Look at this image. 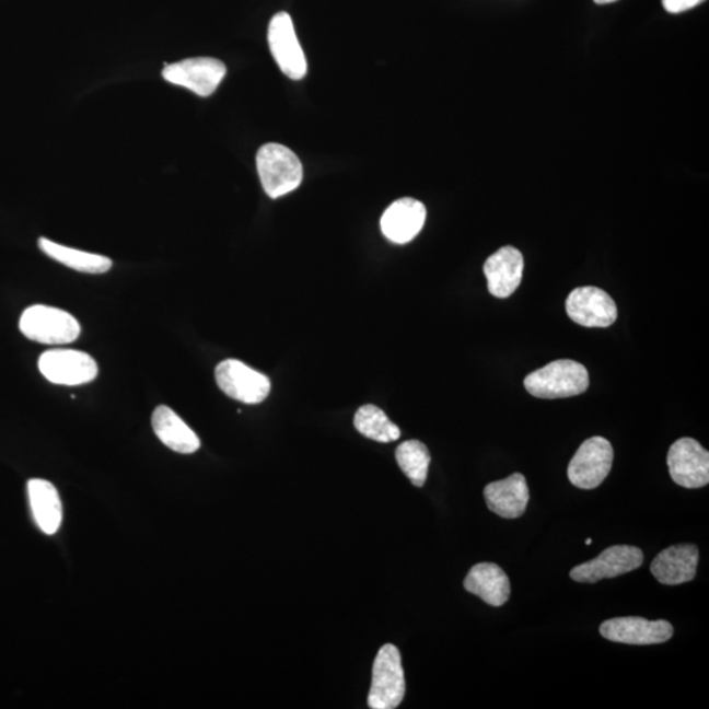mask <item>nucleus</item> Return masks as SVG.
<instances>
[{"instance_id":"obj_1","label":"nucleus","mask_w":709,"mask_h":709,"mask_svg":"<svg viewBox=\"0 0 709 709\" xmlns=\"http://www.w3.org/2000/svg\"><path fill=\"white\" fill-rule=\"evenodd\" d=\"M589 384L586 368L569 359L551 361L524 379L525 390L543 399L580 396L589 390Z\"/></svg>"},{"instance_id":"obj_2","label":"nucleus","mask_w":709,"mask_h":709,"mask_svg":"<svg viewBox=\"0 0 709 709\" xmlns=\"http://www.w3.org/2000/svg\"><path fill=\"white\" fill-rule=\"evenodd\" d=\"M256 167L263 189L271 199L292 193L304 177L299 156L280 143L263 144L256 154Z\"/></svg>"},{"instance_id":"obj_3","label":"nucleus","mask_w":709,"mask_h":709,"mask_svg":"<svg viewBox=\"0 0 709 709\" xmlns=\"http://www.w3.org/2000/svg\"><path fill=\"white\" fill-rule=\"evenodd\" d=\"M20 330L26 338L43 345H68L81 335V325L58 307L33 305L20 318Z\"/></svg>"},{"instance_id":"obj_4","label":"nucleus","mask_w":709,"mask_h":709,"mask_svg":"<svg viewBox=\"0 0 709 709\" xmlns=\"http://www.w3.org/2000/svg\"><path fill=\"white\" fill-rule=\"evenodd\" d=\"M406 682L399 650L386 643L379 650L373 662L372 685L368 695V707L394 709L403 702Z\"/></svg>"},{"instance_id":"obj_5","label":"nucleus","mask_w":709,"mask_h":709,"mask_svg":"<svg viewBox=\"0 0 709 709\" xmlns=\"http://www.w3.org/2000/svg\"><path fill=\"white\" fill-rule=\"evenodd\" d=\"M613 462L614 450L607 439L584 440L568 466L570 483L580 489H595L609 475Z\"/></svg>"},{"instance_id":"obj_6","label":"nucleus","mask_w":709,"mask_h":709,"mask_svg":"<svg viewBox=\"0 0 709 709\" xmlns=\"http://www.w3.org/2000/svg\"><path fill=\"white\" fill-rule=\"evenodd\" d=\"M217 385L230 398L242 404L263 403L271 392V381L240 360L228 359L216 367Z\"/></svg>"},{"instance_id":"obj_7","label":"nucleus","mask_w":709,"mask_h":709,"mask_svg":"<svg viewBox=\"0 0 709 709\" xmlns=\"http://www.w3.org/2000/svg\"><path fill=\"white\" fill-rule=\"evenodd\" d=\"M226 75V66L216 58L197 57L164 66V81L181 85L195 92L196 95L208 97L219 89Z\"/></svg>"},{"instance_id":"obj_8","label":"nucleus","mask_w":709,"mask_h":709,"mask_svg":"<svg viewBox=\"0 0 709 709\" xmlns=\"http://www.w3.org/2000/svg\"><path fill=\"white\" fill-rule=\"evenodd\" d=\"M268 44L276 63L288 78L300 81L307 71L306 58L295 35L292 18L279 12L268 26Z\"/></svg>"},{"instance_id":"obj_9","label":"nucleus","mask_w":709,"mask_h":709,"mask_svg":"<svg viewBox=\"0 0 709 709\" xmlns=\"http://www.w3.org/2000/svg\"><path fill=\"white\" fill-rule=\"evenodd\" d=\"M39 372L57 385H83L97 376V364L89 353L77 350L46 351L38 360Z\"/></svg>"},{"instance_id":"obj_10","label":"nucleus","mask_w":709,"mask_h":709,"mask_svg":"<svg viewBox=\"0 0 709 709\" xmlns=\"http://www.w3.org/2000/svg\"><path fill=\"white\" fill-rule=\"evenodd\" d=\"M670 477L686 489H699L709 483V452L691 438H682L667 453Z\"/></svg>"},{"instance_id":"obj_11","label":"nucleus","mask_w":709,"mask_h":709,"mask_svg":"<svg viewBox=\"0 0 709 709\" xmlns=\"http://www.w3.org/2000/svg\"><path fill=\"white\" fill-rule=\"evenodd\" d=\"M643 562L640 548L632 545H614L603 550L589 562L578 565L570 571L571 580L581 583H595L604 578H615L639 569Z\"/></svg>"},{"instance_id":"obj_12","label":"nucleus","mask_w":709,"mask_h":709,"mask_svg":"<svg viewBox=\"0 0 709 709\" xmlns=\"http://www.w3.org/2000/svg\"><path fill=\"white\" fill-rule=\"evenodd\" d=\"M604 639L629 646H653L672 639L674 629L666 620H648L639 616L615 617L601 626Z\"/></svg>"},{"instance_id":"obj_13","label":"nucleus","mask_w":709,"mask_h":709,"mask_svg":"<svg viewBox=\"0 0 709 709\" xmlns=\"http://www.w3.org/2000/svg\"><path fill=\"white\" fill-rule=\"evenodd\" d=\"M565 306L570 319L584 327H608L617 318L614 299L596 287L574 289L568 295Z\"/></svg>"},{"instance_id":"obj_14","label":"nucleus","mask_w":709,"mask_h":709,"mask_svg":"<svg viewBox=\"0 0 709 709\" xmlns=\"http://www.w3.org/2000/svg\"><path fill=\"white\" fill-rule=\"evenodd\" d=\"M524 259L518 248L504 246L489 256L484 265L489 292L498 299H508L521 286Z\"/></svg>"},{"instance_id":"obj_15","label":"nucleus","mask_w":709,"mask_h":709,"mask_svg":"<svg viewBox=\"0 0 709 709\" xmlns=\"http://www.w3.org/2000/svg\"><path fill=\"white\" fill-rule=\"evenodd\" d=\"M426 207L422 202L404 197L394 201L381 217V230L393 243L405 245L412 241L422 230L426 221Z\"/></svg>"},{"instance_id":"obj_16","label":"nucleus","mask_w":709,"mask_h":709,"mask_svg":"<svg viewBox=\"0 0 709 709\" xmlns=\"http://www.w3.org/2000/svg\"><path fill=\"white\" fill-rule=\"evenodd\" d=\"M698 562L699 550L694 544L673 545L654 558L650 571L662 584L675 586L694 580Z\"/></svg>"},{"instance_id":"obj_17","label":"nucleus","mask_w":709,"mask_h":709,"mask_svg":"<svg viewBox=\"0 0 709 709\" xmlns=\"http://www.w3.org/2000/svg\"><path fill=\"white\" fill-rule=\"evenodd\" d=\"M484 497L495 514L504 519L521 518L530 501L528 485L521 473H514L501 481L486 486Z\"/></svg>"},{"instance_id":"obj_18","label":"nucleus","mask_w":709,"mask_h":709,"mask_svg":"<svg viewBox=\"0 0 709 709\" xmlns=\"http://www.w3.org/2000/svg\"><path fill=\"white\" fill-rule=\"evenodd\" d=\"M464 588L492 607L503 606L511 593L508 574L498 565L491 562L475 565L465 578Z\"/></svg>"},{"instance_id":"obj_19","label":"nucleus","mask_w":709,"mask_h":709,"mask_svg":"<svg viewBox=\"0 0 709 709\" xmlns=\"http://www.w3.org/2000/svg\"><path fill=\"white\" fill-rule=\"evenodd\" d=\"M151 425L158 439L170 450L189 455L200 449L199 437L167 406L156 407L151 417Z\"/></svg>"},{"instance_id":"obj_20","label":"nucleus","mask_w":709,"mask_h":709,"mask_svg":"<svg viewBox=\"0 0 709 709\" xmlns=\"http://www.w3.org/2000/svg\"><path fill=\"white\" fill-rule=\"evenodd\" d=\"M28 496L39 530L46 535H55L62 523V503L55 485L46 479H30Z\"/></svg>"},{"instance_id":"obj_21","label":"nucleus","mask_w":709,"mask_h":709,"mask_svg":"<svg viewBox=\"0 0 709 709\" xmlns=\"http://www.w3.org/2000/svg\"><path fill=\"white\" fill-rule=\"evenodd\" d=\"M38 247L51 259L83 274H105L114 265L107 256L81 252L46 239L38 240Z\"/></svg>"},{"instance_id":"obj_22","label":"nucleus","mask_w":709,"mask_h":709,"mask_svg":"<svg viewBox=\"0 0 709 709\" xmlns=\"http://www.w3.org/2000/svg\"><path fill=\"white\" fill-rule=\"evenodd\" d=\"M353 425L361 435L374 440V442H396L400 437L398 426L391 422L386 414L374 405L361 406L354 414Z\"/></svg>"},{"instance_id":"obj_23","label":"nucleus","mask_w":709,"mask_h":709,"mask_svg":"<svg viewBox=\"0 0 709 709\" xmlns=\"http://www.w3.org/2000/svg\"><path fill=\"white\" fill-rule=\"evenodd\" d=\"M396 460L400 470L410 479L414 486L422 488L429 475L431 456L427 446L419 440H407L396 450Z\"/></svg>"},{"instance_id":"obj_24","label":"nucleus","mask_w":709,"mask_h":709,"mask_svg":"<svg viewBox=\"0 0 709 709\" xmlns=\"http://www.w3.org/2000/svg\"><path fill=\"white\" fill-rule=\"evenodd\" d=\"M705 0H662L663 7L670 13H679L694 9Z\"/></svg>"},{"instance_id":"obj_25","label":"nucleus","mask_w":709,"mask_h":709,"mask_svg":"<svg viewBox=\"0 0 709 709\" xmlns=\"http://www.w3.org/2000/svg\"><path fill=\"white\" fill-rule=\"evenodd\" d=\"M594 2L596 4H609V3L617 2V0H594Z\"/></svg>"},{"instance_id":"obj_26","label":"nucleus","mask_w":709,"mask_h":709,"mask_svg":"<svg viewBox=\"0 0 709 709\" xmlns=\"http://www.w3.org/2000/svg\"><path fill=\"white\" fill-rule=\"evenodd\" d=\"M584 543H586V545H590L591 543H593V541H591V538H588V541Z\"/></svg>"}]
</instances>
